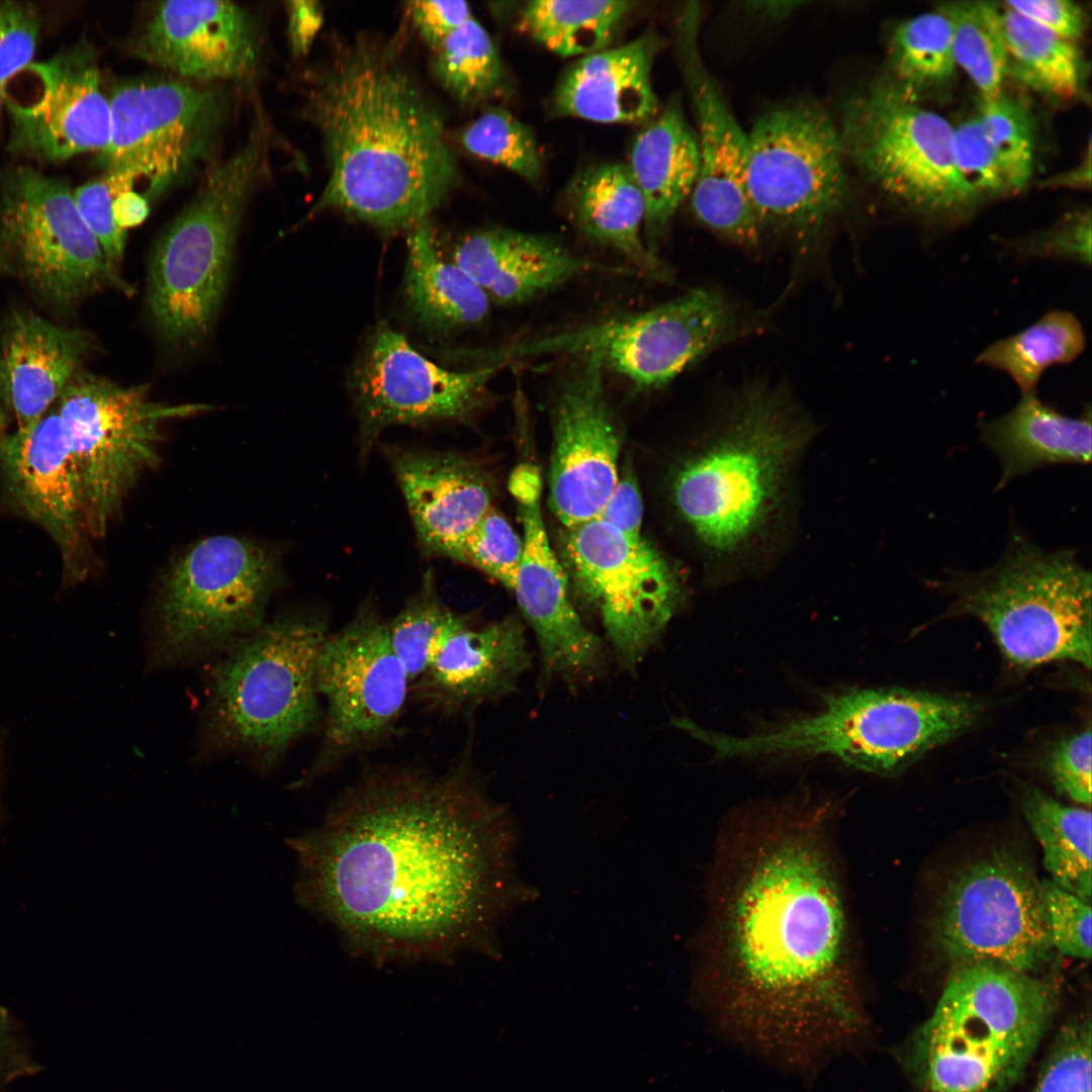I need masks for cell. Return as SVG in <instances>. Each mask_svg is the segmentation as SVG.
I'll use <instances>...</instances> for the list:
<instances>
[{
  "label": "cell",
  "instance_id": "cell-1",
  "mask_svg": "<svg viewBox=\"0 0 1092 1092\" xmlns=\"http://www.w3.org/2000/svg\"><path fill=\"white\" fill-rule=\"evenodd\" d=\"M830 812L782 804L732 827L718 856L697 981L718 1033L805 1078L854 1051L869 1028Z\"/></svg>",
  "mask_w": 1092,
  "mask_h": 1092
},
{
  "label": "cell",
  "instance_id": "cell-2",
  "mask_svg": "<svg viewBox=\"0 0 1092 1092\" xmlns=\"http://www.w3.org/2000/svg\"><path fill=\"white\" fill-rule=\"evenodd\" d=\"M469 752L440 771L365 769L305 840L312 903L375 957L492 952L502 922L534 898L517 872V826Z\"/></svg>",
  "mask_w": 1092,
  "mask_h": 1092
},
{
  "label": "cell",
  "instance_id": "cell-3",
  "mask_svg": "<svg viewBox=\"0 0 1092 1092\" xmlns=\"http://www.w3.org/2000/svg\"><path fill=\"white\" fill-rule=\"evenodd\" d=\"M397 49L359 37L311 72L306 107L328 178L308 217L337 210L386 233L413 231L456 186L443 116Z\"/></svg>",
  "mask_w": 1092,
  "mask_h": 1092
},
{
  "label": "cell",
  "instance_id": "cell-4",
  "mask_svg": "<svg viewBox=\"0 0 1092 1092\" xmlns=\"http://www.w3.org/2000/svg\"><path fill=\"white\" fill-rule=\"evenodd\" d=\"M815 427L785 388L756 381L712 422L671 480L674 508L712 577L756 568L791 528L796 476Z\"/></svg>",
  "mask_w": 1092,
  "mask_h": 1092
},
{
  "label": "cell",
  "instance_id": "cell-5",
  "mask_svg": "<svg viewBox=\"0 0 1092 1092\" xmlns=\"http://www.w3.org/2000/svg\"><path fill=\"white\" fill-rule=\"evenodd\" d=\"M1051 977L993 961L951 967L930 1016L899 1049L915 1092H1008L1060 1003Z\"/></svg>",
  "mask_w": 1092,
  "mask_h": 1092
},
{
  "label": "cell",
  "instance_id": "cell-6",
  "mask_svg": "<svg viewBox=\"0 0 1092 1092\" xmlns=\"http://www.w3.org/2000/svg\"><path fill=\"white\" fill-rule=\"evenodd\" d=\"M329 633L322 615L291 613L228 647L209 674L200 751L242 752L270 768L317 728L316 662Z\"/></svg>",
  "mask_w": 1092,
  "mask_h": 1092
},
{
  "label": "cell",
  "instance_id": "cell-7",
  "mask_svg": "<svg viewBox=\"0 0 1092 1092\" xmlns=\"http://www.w3.org/2000/svg\"><path fill=\"white\" fill-rule=\"evenodd\" d=\"M269 140L258 115L245 144L206 169L193 198L156 243L147 306L160 340L174 351L194 349L211 330L243 212L267 170Z\"/></svg>",
  "mask_w": 1092,
  "mask_h": 1092
},
{
  "label": "cell",
  "instance_id": "cell-8",
  "mask_svg": "<svg viewBox=\"0 0 1092 1092\" xmlns=\"http://www.w3.org/2000/svg\"><path fill=\"white\" fill-rule=\"evenodd\" d=\"M932 584L953 596L949 614L986 625L1010 663L1031 668L1070 660L1091 667V573L1075 551H1046L1013 535L993 566Z\"/></svg>",
  "mask_w": 1092,
  "mask_h": 1092
},
{
  "label": "cell",
  "instance_id": "cell-9",
  "mask_svg": "<svg viewBox=\"0 0 1092 1092\" xmlns=\"http://www.w3.org/2000/svg\"><path fill=\"white\" fill-rule=\"evenodd\" d=\"M281 581L279 558L255 541L216 535L191 544L160 582L154 663L194 659L251 634Z\"/></svg>",
  "mask_w": 1092,
  "mask_h": 1092
},
{
  "label": "cell",
  "instance_id": "cell-10",
  "mask_svg": "<svg viewBox=\"0 0 1092 1092\" xmlns=\"http://www.w3.org/2000/svg\"><path fill=\"white\" fill-rule=\"evenodd\" d=\"M108 101L103 176L113 196L145 180L150 204L209 160L229 114L218 86L176 76L123 81Z\"/></svg>",
  "mask_w": 1092,
  "mask_h": 1092
},
{
  "label": "cell",
  "instance_id": "cell-11",
  "mask_svg": "<svg viewBox=\"0 0 1092 1092\" xmlns=\"http://www.w3.org/2000/svg\"><path fill=\"white\" fill-rule=\"evenodd\" d=\"M68 434L85 528L104 536L139 478L160 459L162 426L212 407L154 401L147 385L121 386L78 371L54 404Z\"/></svg>",
  "mask_w": 1092,
  "mask_h": 1092
},
{
  "label": "cell",
  "instance_id": "cell-12",
  "mask_svg": "<svg viewBox=\"0 0 1092 1092\" xmlns=\"http://www.w3.org/2000/svg\"><path fill=\"white\" fill-rule=\"evenodd\" d=\"M838 128L845 157L907 206L946 214L978 201L957 169L951 124L894 81H877L851 94Z\"/></svg>",
  "mask_w": 1092,
  "mask_h": 1092
},
{
  "label": "cell",
  "instance_id": "cell-13",
  "mask_svg": "<svg viewBox=\"0 0 1092 1092\" xmlns=\"http://www.w3.org/2000/svg\"><path fill=\"white\" fill-rule=\"evenodd\" d=\"M747 138L745 191L761 231L809 245L848 203L838 125L822 106L800 101L761 114Z\"/></svg>",
  "mask_w": 1092,
  "mask_h": 1092
},
{
  "label": "cell",
  "instance_id": "cell-14",
  "mask_svg": "<svg viewBox=\"0 0 1092 1092\" xmlns=\"http://www.w3.org/2000/svg\"><path fill=\"white\" fill-rule=\"evenodd\" d=\"M740 325L736 307L722 292L696 288L643 311L514 342L494 360L588 356L637 389L653 390L733 339Z\"/></svg>",
  "mask_w": 1092,
  "mask_h": 1092
},
{
  "label": "cell",
  "instance_id": "cell-15",
  "mask_svg": "<svg viewBox=\"0 0 1092 1092\" xmlns=\"http://www.w3.org/2000/svg\"><path fill=\"white\" fill-rule=\"evenodd\" d=\"M930 934L938 954L951 967L993 961L1037 975L1054 950L1041 880L1025 857L1003 847L950 878Z\"/></svg>",
  "mask_w": 1092,
  "mask_h": 1092
},
{
  "label": "cell",
  "instance_id": "cell-16",
  "mask_svg": "<svg viewBox=\"0 0 1092 1092\" xmlns=\"http://www.w3.org/2000/svg\"><path fill=\"white\" fill-rule=\"evenodd\" d=\"M0 249L32 291L58 307L107 286L132 292L108 266L69 185L28 165L0 179Z\"/></svg>",
  "mask_w": 1092,
  "mask_h": 1092
},
{
  "label": "cell",
  "instance_id": "cell-17",
  "mask_svg": "<svg viewBox=\"0 0 1092 1092\" xmlns=\"http://www.w3.org/2000/svg\"><path fill=\"white\" fill-rule=\"evenodd\" d=\"M562 544L577 594L598 614L620 664L635 669L681 605L678 574L643 538L599 519L566 528Z\"/></svg>",
  "mask_w": 1092,
  "mask_h": 1092
},
{
  "label": "cell",
  "instance_id": "cell-18",
  "mask_svg": "<svg viewBox=\"0 0 1092 1092\" xmlns=\"http://www.w3.org/2000/svg\"><path fill=\"white\" fill-rule=\"evenodd\" d=\"M410 687L390 645L386 621L364 603L321 647L316 689L325 702L323 738L303 780H314L386 740L403 712Z\"/></svg>",
  "mask_w": 1092,
  "mask_h": 1092
},
{
  "label": "cell",
  "instance_id": "cell-19",
  "mask_svg": "<svg viewBox=\"0 0 1092 1092\" xmlns=\"http://www.w3.org/2000/svg\"><path fill=\"white\" fill-rule=\"evenodd\" d=\"M491 362L467 371L440 367L388 324L368 338L351 376L364 458L392 425L468 421L482 403L488 381L503 367Z\"/></svg>",
  "mask_w": 1092,
  "mask_h": 1092
},
{
  "label": "cell",
  "instance_id": "cell-20",
  "mask_svg": "<svg viewBox=\"0 0 1092 1092\" xmlns=\"http://www.w3.org/2000/svg\"><path fill=\"white\" fill-rule=\"evenodd\" d=\"M509 489L523 527V554L511 592L535 634L542 679H557L571 688L590 682L605 670L607 646L575 610L567 575L549 544L539 469L519 465L510 476Z\"/></svg>",
  "mask_w": 1092,
  "mask_h": 1092
},
{
  "label": "cell",
  "instance_id": "cell-21",
  "mask_svg": "<svg viewBox=\"0 0 1092 1092\" xmlns=\"http://www.w3.org/2000/svg\"><path fill=\"white\" fill-rule=\"evenodd\" d=\"M701 9L688 3L679 14L676 49L697 122L698 178L690 196L696 218L726 240L747 248L762 231L748 202L745 168L748 138L728 106L699 50Z\"/></svg>",
  "mask_w": 1092,
  "mask_h": 1092
},
{
  "label": "cell",
  "instance_id": "cell-22",
  "mask_svg": "<svg viewBox=\"0 0 1092 1092\" xmlns=\"http://www.w3.org/2000/svg\"><path fill=\"white\" fill-rule=\"evenodd\" d=\"M574 358L552 410L549 505L565 528L598 518L618 481L622 445L604 367L593 357Z\"/></svg>",
  "mask_w": 1092,
  "mask_h": 1092
},
{
  "label": "cell",
  "instance_id": "cell-23",
  "mask_svg": "<svg viewBox=\"0 0 1092 1092\" xmlns=\"http://www.w3.org/2000/svg\"><path fill=\"white\" fill-rule=\"evenodd\" d=\"M978 703L905 689L843 692L832 721L840 759L881 776L898 774L927 751L949 741L978 719Z\"/></svg>",
  "mask_w": 1092,
  "mask_h": 1092
},
{
  "label": "cell",
  "instance_id": "cell-24",
  "mask_svg": "<svg viewBox=\"0 0 1092 1092\" xmlns=\"http://www.w3.org/2000/svg\"><path fill=\"white\" fill-rule=\"evenodd\" d=\"M27 69L39 81L40 93L26 105L6 100L10 152L46 163L102 154L110 140V107L93 50L80 42Z\"/></svg>",
  "mask_w": 1092,
  "mask_h": 1092
},
{
  "label": "cell",
  "instance_id": "cell-25",
  "mask_svg": "<svg viewBox=\"0 0 1092 1092\" xmlns=\"http://www.w3.org/2000/svg\"><path fill=\"white\" fill-rule=\"evenodd\" d=\"M0 470L13 508L53 538L67 576L82 578L89 536L68 434L55 405L31 428L0 438Z\"/></svg>",
  "mask_w": 1092,
  "mask_h": 1092
},
{
  "label": "cell",
  "instance_id": "cell-26",
  "mask_svg": "<svg viewBox=\"0 0 1092 1092\" xmlns=\"http://www.w3.org/2000/svg\"><path fill=\"white\" fill-rule=\"evenodd\" d=\"M131 49L139 59L176 77L203 83L246 78L259 60L253 17L220 0L158 3Z\"/></svg>",
  "mask_w": 1092,
  "mask_h": 1092
},
{
  "label": "cell",
  "instance_id": "cell-27",
  "mask_svg": "<svg viewBox=\"0 0 1092 1092\" xmlns=\"http://www.w3.org/2000/svg\"><path fill=\"white\" fill-rule=\"evenodd\" d=\"M386 454L422 551L459 561L465 539L492 507L483 470L453 452L387 448Z\"/></svg>",
  "mask_w": 1092,
  "mask_h": 1092
},
{
  "label": "cell",
  "instance_id": "cell-28",
  "mask_svg": "<svg viewBox=\"0 0 1092 1092\" xmlns=\"http://www.w3.org/2000/svg\"><path fill=\"white\" fill-rule=\"evenodd\" d=\"M531 664L525 626L508 616L475 627L472 621L442 644L414 682L428 709L454 715L515 692Z\"/></svg>",
  "mask_w": 1092,
  "mask_h": 1092
},
{
  "label": "cell",
  "instance_id": "cell-29",
  "mask_svg": "<svg viewBox=\"0 0 1092 1092\" xmlns=\"http://www.w3.org/2000/svg\"><path fill=\"white\" fill-rule=\"evenodd\" d=\"M452 261L489 300L506 305L525 303L586 273L622 271L586 260L551 237L506 228L463 237Z\"/></svg>",
  "mask_w": 1092,
  "mask_h": 1092
},
{
  "label": "cell",
  "instance_id": "cell-30",
  "mask_svg": "<svg viewBox=\"0 0 1092 1092\" xmlns=\"http://www.w3.org/2000/svg\"><path fill=\"white\" fill-rule=\"evenodd\" d=\"M91 348L89 336L29 311L6 324L0 351V400L18 431L34 426L56 403Z\"/></svg>",
  "mask_w": 1092,
  "mask_h": 1092
},
{
  "label": "cell",
  "instance_id": "cell-31",
  "mask_svg": "<svg viewBox=\"0 0 1092 1092\" xmlns=\"http://www.w3.org/2000/svg\"><path fill=\"white\" fill-rule=\"evenodd\" d=\"M661 39L644 33L620 47L583 56L560 77L558 115L604 123L648 122L659 112L651 71Z\"/></svg>",
  "mask_w": 1092,
  "mask_h": 1092
},
{
  "label": "cell",
  "instance_id": "cell-32",
  "mask_svg": "<svg viewBox=\"0 0 1092 1092\" xmlns=\"http://www.w3.org/2000/svg\"><path fill=\"white\" fill-rule=\"evenodd\" d=\"M627 166L644 200V240L657 257L660 240L691 196L700 169L696 131L686 119L679 97H671L635 135Z\"/></svg>",
  "mask_w": 1092,
  "mask_h": 1092
},
{
  "label": "cell",
  "instance_id": "cell-33",
  "mask_svg": "<svg viewBox=\"0 0 1092 1092\" xmlns=\"http://www.w3.org/2000/svg\"><path fill=\"white\" fill-rule=\"evenodd\" d=\"M952 153L978 199L1020 191L1031 176L1034 154L1026 107L1003 91L983 99L974 116L953 127Z\"/></svg>",
  "mask_w": 1092,
  "mask_h": 1092
},
{
  "label": "cell",
  "instance_id": "cell-34",
  "mask_svg": "<svg viewBox=\"0 0 1092 1092\" xmlns=\"http://www.w3.org/2000/svg\"><path fill=\"white\" fill-rule=\"evenodd\" d=\"M981 439L1000 462L999 490L1040 467L1089 464L1091 410L1087 405L1073 418L1043 402L1036 391L1022 393L1010 412L981 425Z\"/></svg>",
  "mask_w": 1092,
  "mask_h": 1092
},
{
  "label": "cell",
  "instance_id": "cell-35",
  "mask_svg": "<svg viewBox=\"0 0 1092 1092\" xmlns=\"http://www.w3.org/2000/svg\"><path fill=\"white\" fill-rule=\"evenodd\" d=\"M568 209L580 233L613 250L647 275L664 278L643 235L645 205L627 164L611 163L580 173L569 184Z\"/></svg>",
  "mask_w": 1092,
  "mask_h": 1092
},
{
  "label": "cell",
  "instance_id": "cell-36",
  "mask_svg": "<svg viewBox=\"0 0 1092 1092\" xmlns=\"http://www.w3.org/2000/svg\"><path fill=\"white\" fill-rule=\"evenodd\" d=\"M403 286L407 312L433 334L473 327L489 312L486 293L457 264L444 259L427 221L408 238Z\"/></svg>",
  "mask_w": 1092,
  "mask_h": 1092
},
{
  "label": "cell",
  "instance_id": "cell-37",
  "mask_svg": "<svg viewBox=\"0 0 1092 1092\" xmlns=\"http://www.w3.org/2000/svg\"><path fill=\"white\" fill-rule=\"evenodd\" d=\"M1021 810L1042 852L1052 881L1091 903V811L1067 806L1036 788H1026Z\"/></svg>",
  "mask_w": 1092,
  "mask_h": 1092
},
{
  "label": "cell",
  "instance_id": "cell-38",
  "mask_svg": "<svg viewBox=\"0 0 1092 1092\" xmlns=\"http://www.w3.org/2000/svg\"><path fill=\"white\" fill-rule=\"evenodd\" d=\"M1008 72L1043 95L1069 99L1081 90L1084 63L1074 41L1061 37L1004 4L1000 10Z\"/></svg>",
  "mask_w": 1092,
  "mask_h": 1092
},
{
  "label": "cell",
  "instance_id": "cell-39",
  "mask_svg": "<svg viewBox=\"0 0 1092 1092\" xmlns=\"http://www.w3.org/2000/svg\"><path fill=\"white\" fill-rule=\"evenodd\" d=\"M637 2L626 0H534L520 12V27L561 57L586 56L610 43Z\"/></svg>",
  "mask_w": 1092,
  "mask_h": 1092
},
{
  "label": "cell",
  "instance_id": "cell-40",
  "mask_svg": "<svg viewBox=\"0 0 1092 1092\" xmlns=\"http://www.w3.org/2000/svg\"><path fill=\"white\" fill-rule=\"evenodd\" d=\"M1085 346L1078 318L1069 311L1053 310L1028 328L989 345L976 362L1008 374L1022 394L1035 391L1049 367L1071 363Z\"/></svg>",
  "mask_w": 1092,
  "mask_h": 1092
},
{
  "label": "cell",
  "instance_id": "cell-41",
  "mask_svg": "<svg viewBox=\"0 0 1092 1092\" xmlns=\"http://www.w3.org/2000/svg\"><path fill=\"white\" fill-rule=\"evenodd\" d=\"M889 61L892 81L913 96L950 82L957 65L945 12L939 8L901 22L890 37Z\"/></svg>",
  "mask_w": 1092,
  "mask_h": 1092
},
{
  "label": "cell",
  "instance_id": "cell-42",
  "mask_svg": "<svg viewBox=\"0 0 1092 1092\" xmlns=\"http://www.w3.org/2000/svg\"><path fill=\"white\" fill-rule=\"evenodd\" d=\"M431 67L439 84L456 100L474 104L503 88L505 71L497 50L472 16L432 49Z\"/></svg>",
  "mask_w": 1092,
  "mask_h": 1092
},
{
  "label": "cell",
  "instance_id": "cell-43",
  "mask_svg": "<svg viewBox=\"0 0 1092 1092\" xmlns=\"http://www.w3.org/2000/svg\"><path fill=\"white\" fill-rule=\"evenodd\" d=\"M940 9L951 22L957 67L969 76L983 99L999 95L1008 73L1000 10L986 1L954 2Z\"/></svg>",
  "mask_w": 1092,
  "mask_h": 1092
},
{
  "label": "cell",
  "instance_id": "cell-44",
  "mask_svg": "<svg viewBox=\"0 0 1092 1092\" xmlns=\"http://www.w3.org/2000/svg\"><path fill=\"white\" fill-rule=\"evenodd\" d=\"M470 622V616L457 614L443 604L428 571L420 590L386 621L390 645L411 685L424 674L446 639Z\"/></svg>",
  "mask_w": 1092,
  "mask_h": 1092
},
{
  "label": "cell",
  "instance_id": "cell-45",
  "mask_svg": "<svg viewBox=\"0 0 1092 1092\" xmlns=\"http://www.w3.org/2000/svg\"><path fill=\"white\" fill-rule=\"evenodd\" d=\"M470 154L503 166L530 183L542 175V160L532 129L510 111L492 107L468 123L460 133Z\"/></svg>",
  "mask_w": 1092,
  "mask_h": 1092
},
{
  "label": "cell",
  "instance_id": "cell-46",
  "mask_svg": "<svg viewBox=\"0 0 1092 1092\" xmlns=\"http://www.w3.org/2000/svg\"><path fill=\"white\" fill-rule=\"evenodd\" d=\"M1091 1028L1089 1013L1062 1025L1030 1092H1091Z\"/></svg>",
  "mask_w": 1092,
  "mask_h": 1092
},
{
  "label": "cell",
  "instance_id": "cell-47",
  "mask_svg": "<svg viewBox=\"0 0 1092 1092\" xmlns=\"http://www.w3.org/2000/svg\"><path fill=\"white\" fill-rule=\"evenodd\" d=\"M522 554V538L491 507L465 539L459 561L476 567L512 590Z\"/></svg>",
  "mask_w": 1092,
  "mask_h": 1092
},
{
  "label": "cell",
  "instance_id": "cell-48",
  "mask_svg": "<svg viewBox=\"0 0 1092 1092\" xmlns=\"http://www.w3.org/2000/svg\"><path fill=\"white\" fill-rule=\"evenodd\" d=\"M1054 949L1080 959L1091 958V905L1052 880H1041Z\"/></svg>",
  "mask_w": 1092,
  "mask_h": 1092
},
{
  "label": "cell",
  "instance_id": "cell-49",
  "mask_svg": "<svg viewBox=\"0 0 1092 1092\" xmlns=\"http://www.w3.org/2000/svg\"><path fill=\"white\" fill-rule=\"evenodd\" d=\"M40 22L30 3L0 1V109L6 102V85L33 62Z\"/></svg>",
  "mask_w": 1092,
  "mask_h": 1092
},
{
  "label": "cell",
  "instance_id": "cell-50",
  "mask_svg": "<svg viewBox=\"0 0 1092 1092\" xmlns=\"http://www.w3.org/2000/svg\"><path fill=\"white\" fill-rule=\"evenodd\" d=\"M1021 258L1065 259L1089 266L1091 262L1090 211L1065 217L1051 230L1010 245Z\"/></svg>",
  "mask_w": 1092,
  "mask_h": 1092
},
{
  "label": "cell",
  "instance_id": "cell-51",
  "mask_svg": "<svg viewBox=\"0 0 1092 1092\" xmlns=\"http://www.w3.org/2000/svg\"><path fill=\"white\" fill-rule=\"evenodd\" d=\"M75 203L84 222L98 241L110 269L119 274L126 232L118 228L113 212V194L102 176L73 191Z\"/></svg>",
  "mask_w": 1092,
  "mask_h": 1092
},
{
  "label": "cell",
  "instance_id": "cell-52",
  "mask_svg": "<svg viewBox=\"0 0 1092 1092\" xmlns=\"http://www.w3.org/2000/svg\"><path fill=\"white\" fill-rule=\"evenodd\" d=\"M1091 730L1087 728L1061 740L1048 758L1056 789L1072 801L1091 805Z\"/></svg>",
  "mask_w": 1092,
  "mask_h": 1092
},
{
  "label": "cell",
  "instance_id": "cell-53",
  "mask_svg": "<svg viewBox=\"0 0 1092 1092\" xmlns=\"http://www.w3.org/2000/svg\"><path fill=\"white\" fill-rule=\"evenodd\" d=\"M407 11L414 27L431 50L473 16L468 3L462 0L413 1Z\"/></svg>",
  "mask_w": 1092,
  "mask_h": 1092
},
{
  "label": "cell",
  "instance_id": "cell-54",
  "mask_svg": "<svg viewBox=\"0 0 1092 1092\" xmlns=\"http://www.w3.org/2000/svg\"><path fill=\"white\" fill-rule=\"evenodd\" d=\"M1009 8L1055 32L1074 41L1085 30V13L1076 3L1067 0H1017L1004 3Z\"/></svg>",
  "mask_w": 1092,
  "mask_h": 1092
},
{
  "label": "cell",
  "instance_id": "cell-55",
  "mask_svg": "<svg viewBox=\"0 0 1092 1092\" xmlns=\"http://www.w3.org/2000/svg\"><path fill=\"white\" fill-rule=\"evenodd\" d=\"M599 519L631 539H641L643 505L631 470L619 474L618 481L602 509Z\"/></svg>",
  "mask_w": 1092,
  "mask_h": 1092
},
{
  "label": "cell",
  "instance_id": "cell-56",
  "mask_svg": "<svg viewBox=\"0 0 1092 1092\" xmlns=\"http://www.w3.org/2000/svg\"><path fill=\"white\" fill-rule=\"evenodd\" d=\"M288 33L294 56H305L323 24V8L316 1L299 0L286 3Z\"/></svg>",
  "mask_w": 1092,
  "mask_h": 1092
},
{
  "label": "cell",
  "instance_id": "cell-57",
  "mask_svg": "<svg viewBox=\"0 0 1092 1092\" xmlns=\"http://www.w3.org/2000/svg\"><path fill=\"white\" fill-rule=\"evenodd\" d=\"M112 212L118 228L126 232L146 220L150 213V202L134 190L125 191L113 196Z\"/></svg>",
  "mask_w": 1092,
  "mask_h": 1092
},
{
  "label": "cell",
  "instance_id": "cell-58",
  "mask_svg": "<svg viewBox=\"0 0 1092 1092\" xmlns=\"http://www.w3.org/2000/svg\"><path fill=\"white\" fill-rule=\"evenodd\" d=\"M1091 183V146L1088 144L1086 154L1082 162L1069 172L1050 180L1051 186H1064L1074 188L1089 187Z\"/></svg>",
  "mask_w": 1092,
  "mask_h": 1092
},
{
  "label": "cell",
  "instance_id": "cell-59",
  "mask_svg": "<svg viewBox=\"0 0 1092 1092\" xmlns=\"http://www.w3.org/2000/svg\"><path fill=\"white\" fill-rule=\"evenodd\" d=\"M757 4H759V3H757ZM799 4H801V3L800 2H764V3L759 4L760 5L759 10L761 9L763 14L768 16L769 18L779 19V18H784L785 16L792 13L794 11V9H795V6L799 5Z\"/></svg>",
  "mask_w": 1092,
  "mask_h": 1092
},
{
  "label": "cell",
  "instance_id": "cell-60",
  "mask_svg": "<svg viewBox=\"0 0 1092 1092\" xmlns=\"http://www.w3.org/2000/svg\"><path fill=\"white\" fill-rule=\"evenodd\" d=\"M7 1027L4 1023L2 1016L0 1015V1058L3 1055V1050L7 1044Z\"/></svg>",
  "mask_w": 1092,
  "mask_h": 1092
},
{
  "label": "cell",
  "instance_id": "cell-61",
  "mask_svg": "<svg viewBox=\"0 0 1092 1092\" xmlns=\"http://www.w3.org/2000/svg\"><path fill=\"white\" fill-rule=\"evenodd\" d=\"M5 425H6L5 415H4L3 411L0 407V438L3 436Z\"/></svg>",
  "mask_w": 1092,
  "mask_h": 1092
}]
</instances>
